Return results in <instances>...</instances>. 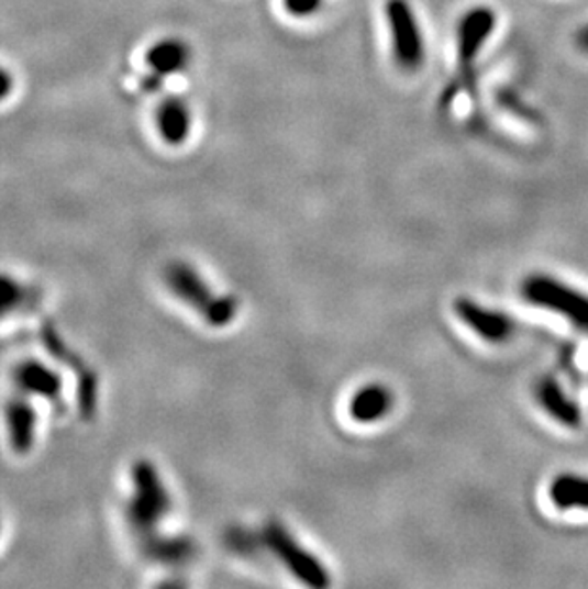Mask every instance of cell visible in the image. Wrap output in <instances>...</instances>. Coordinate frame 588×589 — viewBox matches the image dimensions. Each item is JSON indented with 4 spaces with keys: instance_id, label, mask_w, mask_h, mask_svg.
<instances>
[{
    "instance_id": "cell-13",
    "label": "cell",
    "mask_w": 588,
    "mask_h": 589,
    "mask_svg": "<svg viewBox=\"0 0 588 589\" xmlns=\"http://www.w3.org/2000/svg\"><path fill=\"white\" fill-rule=\"evenodd\" d=\"M191 62V48L184 38L168 36L157 41L146 54V65L152 69L153 79L163 80L165 77L184 71Z\"/></svg>"
},
{
    "instance_id": "cell-11",
    "label": "cell",
    "mask_w": 588,
    "mask_h": 589,
    "mask_svg": "<svg viewBox=\"0 0 588 589\" xmlns=\"http://www.w3.org/2000/svg\"><path fill=\"white\" fill-rule=\"evenodd\" d=\"M535 397L541 409L545 410L546 414L554 418L558 424L569 430L581 425V410L567 397L562 384L554 376H545L537 381Z\"/></svg>"
},
{
    "instance_id": "cell-6",
    "label": "cell",
    "mask_w": 588,
    "mask_h": 589,
    "mask_svg": "<svg viewBox=\"0 0 588 589\" xmlns=\"http://www.w3.org/2000/svg\"><path fill=\"white\" fill-rule=\"evenodd\" d=\"M497 15L487 7H476L468 10L457 27L458 77L461 87L470 85L474 77V64L479 52L486 46L489 36L493 35Z\"/></svg>"
},
{
    "instance_id": "cell-16",
    "label": "cell",
    "mask_w": 588,
    "mask_h": 589,
    "mask_svg": "<svg viewBox=\"0 0 588 589\" xmlns=\"http://www.w3.org/2000/svg\"><path fill=\"white\" fill-rule=\"evenodd\" d=\"M41 302V290L25 285L12 275L0 274V321L15 313L31 311Z\"/></svg>"
},
{
    "instance_id": "cell-20",
    "label": "cell",
    "mask_w": 588,
    "mask_h": 589,
    "mask_svg": "<svg viewBox=\"0 0 588 589\" xmlns=\"http://www.w3.org/2000/svg\"><path fill=\"white\" fill-rule=\"evenodd\" d=\"M575 44H577V48H579V51L588 54V25H585V27L579 30V33L575 35Z\"/></svg>"
},
{
    "instance_id": "cell-17",
    "label": "cell",
    "mask_w": 588,
    "mask_h": 589,
    "mask_svg": "<svg viewBox=\"0 0 588 589\" xmlns=\"http://www.w3.org/2000/svg\"><path fill=\"white\" fill-rule=\"evenodd\" d=\"M551 502L562 511L588 510V477L562 474L548 487Z\"/></svg>"
},
{
    "instance_id": "cell-12",
    "label": "cell",
    "mask_w": 588,
    "mask_h": 589,
    "mask_svg": "<svg viewBox=\"0 0 588 589\" xmlns=\"http://www.w3.org/2000/svg\"><path fill=\"white\" fill-rule=\"evenodd\" d=\"M191 108L178 96H168L155 111V124L159 136L168 145H182L191 134Z\"/></svg>"
},
{
    "instance_id": "cell-5",
    "label": "cell",
    "mask_w": 588,
    "mask_h": 589,
    "mask_svg": "<svg viewBox=\"0 0 588 589\" xmlns=\"http://www.w3.org/2000/svg\"><path fill=\"white\" fill-rule=\"evenodd\" d=\"M264 544L284 563L287 570L306 586L321 589L331 584L328 568L321 565L315 555L300 546L281 523L269 521L268 525L264 526Z\"/></svg>"
},
{
    "instance_id": "cell-14",
    "label": "cell",
    "mask_w": 588,
    "mask_h": 589,
    "mask_svg": "<svg viewBox=\"0 0 588 589\" xmlns=\"http://www.w3.org/2000/svg\"><path fill=\"white\" fill-rule=\"evenodd\" d=\"M393 396L382 384H367L350 399V416L357 424H377L392 410Z\"/></svg>"
},
{
    "instance_id": "cell-2",
    "label": "cell",
    "mask_w": 588,
    "mask_h": 589,
    "mask_svg": "<svg viewBox=\"0 0 588 589\" xmlns=\"http://www.w3.org/2000/svg\"><path fill=\"white\" fill-rule=\"evenodd\" d=\"M165 282L180 302L193 308L214 329L228 326L237 315V300L233 296L214 294L209 282L188 262H170L165 267Z\"/></svg>"
},
{
    "instance_id": "cell-8",
    "label": "cell",
    "mask_w": 588,
    "mask_h": 589,
    "mask_svg": "<svg viewBox=\"0 0 588 589\" xmlns=\"http://www.w3.org/2000/svg\"><path fill=\"white\" fill-rule=\"evenodd\" d=\"M455 313L474 334L491 344L507 342L515 331L514 321L507 313L486 308L473 298H457Z\"/></svg>"
},
{
    "instance_id": "cell-19",
    "label": "cell",
    "mask_w": 588,
    "mask_h": 589,
    "mask_svg": "<svg viewBox=\"0 0 588 589\" xmlns=\"http://www.w3.org/2000/svg\"><path fill=\"white\" fill-rule=\"evenodd\" d=\"M14 90V77L8 71L7 67L0 65V101L7 100L8 96Z\"/></svg>"
},
{
    "instance_id": "cell-3",
    "label": "cell",
    "mask_w": 588,
    "mask_h": 589,
    "mask_svg": "<svg viewBox=\"0 0 588 589\" xmlns=\"http://www.w3.org/2000/svg\"><path fill=\"white\" fill-rule=\"evenodd\" d=\"M522 298L531 305L566 316L579 331L588 332V296L551 275L535 274L522 282Z\"/></svg>"
},
{
    "instance_id": "cell-18",
    "label": "cell",
    "mask_w": 588,
    "mask_h": 589,
    "mask_svg": "<svg viewBox=\"0 0 588 589\" xmlns=\"http://www.w3.org/2000/svg\"><path fill=\"white\" fill-rule=\"evenodd\" d=\"M321 4H323V0H285L287 12L297 15V18L315 14Z\"/></svg>"
},
{
    "instance_id": "cell-7",
    "label": "cell",
    "mask_w": 588,
    "mask_h": 589,
    "mask_svg": "<svg viewBox=\"0 0 588 589\" xmlns=\"http://www.w3.org/2000/svg\"><path fill=\"white\" fill-rule=\"evenodd\" d=\"M43 342L51 355L66 363L67 367L77 374L80 412L87 418L95 416L96 401H98V378L95 373L85 365V360L80 359L69 345H66L58 331L54 329V324H44Z\"/></svg>"
},
{
    "instance_id": "cell-10",
    "label": "cell",
    "mask_w": 588,
    "mask_h": 589,
    "mask_svg": "<svg viewBox=\"0 0 588 589\" xmlns=\"http://www.w3.org/2000/svg\"><path fill=\"white\" fill-rule=\"evenodd\" d=\"M4 425H7L8 443L12 451L20 456L31 453L37 438V410L31 403V397L18 393L10 397L4 409Z\"/></svg>"
},
{
    "instance_id": "cell-9",
    "label": "cell",
    "mask_w": 588,
    "mask_h": 589,
    "mask_svg": "<svg viewBox=\"0 0 588 589\" xmlns=\"http://www.w3.org/2000/svg\"><path fill=\"white\" fill-rule=\"evenodd\" d=\"M12 381L18 393L38 397L51 403H59L64 396V378L58 370L43 360L23 359L12 370Z\"/></svg>"
},
{
    "instance_id": "cell-15",
    "label": "cell",
    "mask_w": 588,
    "mask_h": 589,
    "mask_svg": "<svg viewBox=\"0 0 588 589\" xmlns=\"http://www.w3.org/2000/svg\"><path fill=\"white\" fill-rule=\"evenodd\" d=\"M140 552L147 560L159 563V565H182L193 557V542L180 536H163L155 534L152 538L138 542Z\"/></svg>"
},
{
    "instance_id": "cell-1",
    "label": "cell",
    "mask_w": 588,
    "mask_h": 589,
    "mask_svg": "<svg viewBox=\"0 0 588 589\" xmlns=\"http://www.w3.org/2000/svg\"><path fill=\"white\" fill-rule=\"evenodd\" d=\"M131 475L134 489L124 503V519L132 534L142 542L159 534L157 526L170 511V494L153 462L146 458L134 462Z\"/></svg>"
},
{
    "instance_id": "cell-4",
    "label": "cell",
    "mask_w": 588,
    "mask_h": 589,
    "mask_svg": "<svg viewBox=\"0 0 588 589\" xmlns=\"http://www.w3.org/2000/svg\"><path fill=\"white\" fill-rule=\"evenodd\" d=\"M393 62L401 71L417 73L426 62V41L409 0H386Z\"/></svg>"
}]
</instances>
